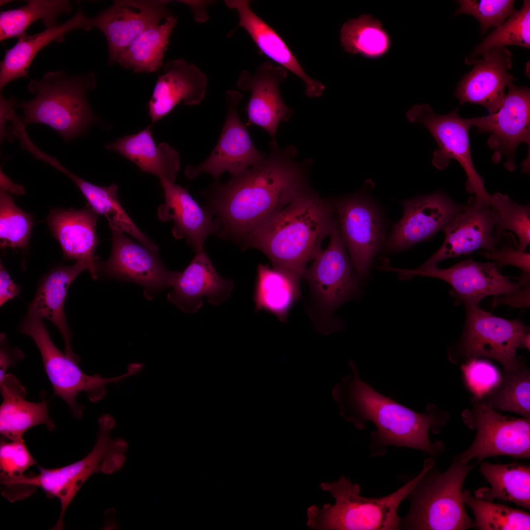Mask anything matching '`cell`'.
<instances>
[{
	"label": "cell",
	"instance_id": "obj_9",
	"mask_svg": "<svg viewBox=\"0 0 530 530\" xmlns=\"http://www.w3.org/2000/svg\"><path fill=\"white\" fill-rule=\"evenodd\" d=\"M402 279L415 275L428 276L442 279L451 287L456 302L464 307L478 306L489 296H497L496 305L506 303L521 307L530 302V276L522 274L517 283L503 275L493 262H478L469 258L446 269L437 266L407 270L392 268Z\"/></svg>",
	"mask_w": 530,
	"mask_h": 530
},
{
	"label": "cell",
	"instance_id": "obj_30",
	"mask_svg": "<svg viewBox=\"0 0 530 530\" xmlns=\"http://www.w3.org/2000/svg\"><path fill=\"white\" fill-rule=\"evenodd\" d=\"M105 148L126 158L143 172L156 175L160 182L174 183L180 169L178 153L166 143L157 145L150 127L107 143Z\"/></svg>",
	"mask_w": 530,
	"mask_h": 530
},
{
	"label": "cell",
	"instance_id": "obj_43",
	"mask_svg": "<svg viewBox=\"0 0 530 530\" xmlns=\"http://www.w3.org/2000/svg\"><path fill=\"white\" fill-rule=\"evenodd\" d=\"M36 462L24 440L7 442L1 440L0 445V483L19 479Z\"/></svg>",
	"mask_w": 530,
	"mask_h": 530
},
{
	"label": "cell",
	"instance_id": "obj_7",
	"mask_svg": "<svg viewBox=\"0 0 530 530\" xmlns=\"http://www.w3.org/2000/svg\"><path fill=\"white\" fill-rule=\"evenodd\" d=\"M98 424L96 443L84 458L60 468L39 467L37 475L24 476L14 482L33 490L40 487L48 496L59 499L61 512L53 529L63 528V517L68 506L89 477L100 472L112 474L119 470L125 462L127 442L121 438H111L109 434L116 425L114 418L109 414H103L98 419Z\"/></svg>",
	"mask_w": 530,
	"mask_h": 530
},
{
	"label": "cell",
	"instance_id": "obj_12",
	"mask_svg": "<svg viewBox=\"0 0 530 530\" xmlns=\"http://www.w3.org/2000/svg\"><path fill=\"white\" fill-rule=\"evenodd\" d=\"M408 120L424 125L436 141L438 148L433 152L432 163L437 169L446 168L450 159L458 162L467 176V190L474 194L478 205L488 204L490 195L485 189L483 179L477 173L471 154L469 119L458 114V108L445 115L436 114L427 104L415 105L407 113Z\"/></svg>",
	"mask_w": 530,
	"mask_h": 530
},
{
	"label": "cell",
	"instance_id": "obj_21",
	"mask_svg": "<svg viewBox=\"0 0 530 530\" xmlns=\"http://www.w3.org/2000/svg\"><path fill=\"white\" fill-rule=\"evenodd\" d=\"M287 76L283 67L266 61L259 66L256 73L243 70L239 75L237 85L243 90H249L251 96L246 106L248 115L246 125L254 124L265 130L276 143L275 135L279 123L286 121L292 113L282 99L279 85Z\"/></svg>",
	"mask_w": 530,
	"mask_h": 530
},
{
	"label": "cell",
	"instance_id": "obj_1",
	"mask_svg": "<svg viewBox=\"0 0 530 530\" xmlns=\"http://www.w3.org/2000/svg\"><path fill=\"white\" fill-rule=\"evenodd\" d=\"M271 152L260 163L226 182L214 183L203 192L216 225L215 235L241 245L269 218L308 189L294 150L271 144Z\"/></svg>",
	"mask_w": 530,
	"mask_h": 530
},
{
	"label": "cell",
	"instance_id": "obj_18",
	"mask_svg": "<svg viewBox=\"0 0 530 530\" xmlns=\"http://www.w3.org/2000/svg\"><path fill=\"white\" fill-rule=\"evenodd\" d=\"M166 0H115L108 8L88 18L89 29L96 27L106 36L108 64L117 62L122 52L143 31L171 16Z\"/></svg>",
	"mask_w": 530,
	"mask_h": 530
},
{
	"label": "cell",
	"instance_id": "obj_44",
	"mask_svg": "<svg viewBox=\"0 0 530 530\" xmlns=\"http://www.w3.org/2000/svg\"><path fill=\"white\" fill-rule=\"evenodd\" d=\"M465 384L473 398L479 399L491 392L499 382L501 374L490 362L478 359L470 360L462 365Z\"/></svg>",
	"mask_w": 530,
	"mask_h": 530
},
{
	"label": "cell",
	"instance_id": "obj_40",
	"mask_svg": "<svg viewBox=\"0 0 530 530\" xmlns=\"http://www.w3.org/2000/svg\"><path fill=\"white\" fill-rule=\"evenodd\" d=\"M488 204L497 214L493 234L496 244L504 231L508 230L518 238V250L525 251L530 244V204L521 205L511 200L507 195L500 192L490 195Z\"/></svg>",
	"mask_w": 530,
	"mask_h": 530
},
{
	"label": "cell",
	"instance_id": "obj_46",
	"mask_svg": "<svg viewBox=\"0 0 530 530\" xmlns=\"http://www.w3.org/2000/svg\"><path fill=\"white\" fill-rule=\"evenodd\" d=\"M24 358V354L19 349L9 348L7 346L6 335L3 333L0 335V380L6 374L7 369L11 366L16 365Z\"/></svg>",
	"mask_w": 530,
	"mask_h": 530
},
{
	"label": "cell",
	"instance_id": "obj_33",
	"mask_svg": "<svg viewBox=\"0 0 530 530\" xmlns=\"http://www.w3.org/2000/svg\"><path fill=\"white\" fill-rule=\"evenodd\" d=\"M177 18L170 16L164 23L140 33L120 54L117 62L136 73L155 72L162 65Z\"/></svg>",
	"mask_w": 530,
	"mask_h": 530
},
{
	"label": "cell",
	"instance_id": "obj_10",
	"mask_svg": "<svg viewBox=\"0 0 530 530\" xmlns=\"http://www.w3.org/2000/svg\"><path fill=\"white\" fill-rule=\"evenodd\" d=\"M465 324L458 342L450 348V359L454 363L485 357L493 359L511 370L524 363L516 355L522 348L529 327L518 319L496 316L478 306H466Z\"/></svg>",
	"mask_w": 530,
	"mask_h": 530
},
{
	"label": "cell",
	"instance_id": "obj_26",
	"mask_svg": "<svg viewBox=\"0 0 530 530\" xmlns=\"http://www.w3.org/2000/svg\"><path fill=\"white\" fill-rule=\"evenodd\" d=\"M165 202L157 210L162 221L172 220V229L176 239L186 238L187 243L197 252L203 249L207 238L215 234L216 225L213 216L207 208H202L189 194L186 188L174 183L160 181Z\"/></svg>",
	"mask_w": 530,
	"mask_h": 530
},
{
	"label": "cell",
	"instance_id": "obj_29",
	"mask_svg": "<svg viewBox=\"0 0 530 530\" xmlns=\"http://www.w3.org/2000/svg\"><path fill=\"white\" fill-rule=\"evenodd\" d=\"M2 402L0 407V432L10 441L22 440L31 427L44 424L51 430L55 427L51 419L47 402L26 400L25 388L12 374H6L0 380Z\"/></svg>",
	"mask_w": 530,
	"mask_h": 530
},
{
	"label": "cell",
	"instance_id": "obj_22",
	"mask_svg": "<svg viewBox=\"0 0 530 530\" xmlns=\"http://www.w3.org/2000/svg\"><path fill=\"white\" fill-rule=\"evenodd\" d=\"M471 64L473 68L459 83L455 96L461 105L466 102L480 105L490 114L494 113L503 101L504 89L516 80L509 72L512 54L505 47L497 48Z\"/></svg>",
	"mask_w": 530,
	"mask_h": 530
},
{
	"label": "cell",
	"instance_id": "obj_4",
	"mask_svg": "<svg viewBox=\"0 0 530 530\" xmlns=\"http://www.w3.org/2000/svg\"><path fill=\"white\" fill-rule=\"evenodd\" d=\"M96 85L91 72L73 76L62 70L49 72L40 80L30 81L28 89L35 97L16 105L23 110L20 121L25 127L47 125L69 142L84 134L98 121L86 96Z\"/></svg>",
	"mask_w": 530,
	"mask_h": 530
},
{
	"label": "cell",
	"instance_id": "obj_42",
	"mask_svg": "<svg viewBox=\"0 0 530 530\" xmlns=\"http://www.w3.org/2000/svg\"><path fill=\"white\" fill-rule=\"evenodd\" d=\"M455 15L467 14L479 22L482 33L501 25L516 10L512 0H460Z\"/></svg>",
	"mask_w": 530,
	"mask_h": 530
},
{
	"label": "cell",
	"instance_id": "obj_32",
	"mask_svg": "<svg viewBox=\"0 0 530 530\" xmlns=\"http://www.w3.org/2000/svg\"><path fill=\"white\" fill-rule=\"evenodd\" d=\"M479 471L491 487L475 491V497L493 502L496 499L530 509V466L518 463L480 462Z\"/></svg>",
	"mask_w": 530,
	"mask_h": 530
},
{
	"label": "cell",
	"instance_id": "obj_27",
	"mask_svg": "<svg viewBox=\"0 0 530 530\" xmlns=\"http://www.w3.org/2000/svg\"><path fill=\"white\" fill-rule=\"evenodd\" d=\"M87 269V265L77 261L70 266H57L46 274L40 280L33 300L24 318L42 319L51 321L60 332L65 344V353L79 361L73 352L71 331L64 311L67 290L77 276Z\"/></svg>",
	"mask_w": 530,
	"mask_h": 530
},
{
	"label": "cell",
	"instance_id": "obj_49",
	"mask_svg": "<svg viewBox=\"0 0 530 530\" xmlns=\"http://www.w3.org/2000/svg\"><path fill=\"white\" fill-rule=\"evenodd\" d=\"M0 189L7 193L17 195H22L25 193L24 186L13 183L3 173L1 168L0 169Z\"/></svg>",
	"mask_w": 530,
	"mask_h": 530
},
{
	"label": "cell",
	"instance_id": "obj_48",
	"mask_svg": "<svg viewBox=\"0 0 530 530\" xmlns=\"http://www.w3.org/2000/svg\"><path fill=\"white\" fill-rule=\"evenodd\" d=\"M17 101L11 97L9 99H5L2 95L0 97V142L1 143L6 138H9L11 135L9 130L5 128L7 117L9 111L14 107L16 106Z\"/></svg>",
	"mask_w": 530,
	"mask_h": 530
},
{
	"label": "cell",
	"instance_id": "obj_34",
	"mask_svg": "<svg viewBox=\"0 0 530 530\" xmlns=\"http://www.w3.org/2000/svg\"><path fill=\"white\" fill-rule=\"evenodd\" d=\"M299 295V282L292 276L267 265L258 266L254 295L256 311H268L285 321Z\"/></svg>",
	"mask_w": 530,
	"mask_h": 530
},
{
	"label": "cell",
	"instance_id": "obj_17",
	"mask_svg": "<svg viewBox=\"0 0 530 530\" xmlns=\"http://www.w3.org/2000/svg\"><path fill=\"white\" fill-rule=\"evenodd\" d=\"M330 236L327 247L314 259L302 277L318 307L326 313L333 311L359 292L338 224Z\"/></svg>",
	"mask_w": 530,
	"mask_h": 530
},
{
	"label": "cell",
	"instance_id": "obj_14",
	"mask_svg": "<svg viewBox=\"0 0 530 530\" xmlns=\"http://www.w3.org/2000/svg\"><path fill=\"white\" fill-rule=\"evenodd\" d=\"M243 96L236 90L226 92L227 114L218 141L208 158L198 165H188L185 174L188 180L207 173L217 181L224 172L238 175L260 163L266 157L254 146L246 124L238 115V106Z\"/></svg>",
	"mask_w": 530,
	"mask_h": 530
},
{
	"label": "cell",
	"instance_id": "obj_28",
	"mask_svg": "<svg viewBox=\"0 0 530 530\" xmlns=\"http://www.w3.org/2000/svg\"><path fill=\"white\" fill-rule=\"evenodd\" d=\"M225 3L228 7L237 11L238 27L246 30L262 53L303 80L308 97H318L322 94L324 85L306 74L280 36L252 11L248 0H227Z\"/></svg>",
	"mask_w": 530,
	"mask_h": 530
},
{
	"label": "cell",
	"instance_id": "obj_41",
	"mask_svg": "<svg viewBox=\"0 0 530 530\" xmlns=\"http://www.w3.org/2000/svg\"><path fill=\"white\" fill-rule=\"evenodd\" d=\"M32 216L17 207L11 196L0 189V245L25 250L28 245Z\"/></svg>",
	"mask_w": 530,
	"mask_h": 530
},
{
	"label": "cell",
	"instance_id": "obj_8",
	"mask_svg": "<svg viewBox=\"0 0 530 530\" xmlns=\"http://www.w3.org/2000/svg\"><path fill=\"white\" fill-rule=\"evenodd\" d=\"M19 329L34 341L40 352L54 395L66 402L76 418H80L84 410L83 406L76 401L80 392H85L90 401L97 402L106 395V385L118 383L137 374L144 367L143 363H131L128 365L126 372L113 377H103L98 374L89 375L79 368L80 361L63 353L56 347L42 319L23 318Z\"/></svg>",
	"mask_w": 530,
	"mask_h": 530
},
{
	"label": "cell",
	"instance_id": "obj_37",
	"mask_svg": "<svg viewBox=\"0 0 530 530\" xmlns=\"http://www.w3.org/2000/svg\"><path fill=\"white\" fill-rule=\"evenodd\" d=\"M340 41L348 53L370 58L382 56L391 46L390 37L380 21L368 14L345 22L341 29Z\"/></svg>",
	"mask_w": 530,
	"mask_h": 530
},
{
	"label": "cell",
	"instance_id": "obj_19",
	"mask_svg": "<svg viewBox=\"0 0 530 530\" xmlns=\"http://www.w3.org/2000/svg\"><path fill=\"white\" fill-rule=\"evenodd\" d=\"M496 219V212L490 205H478L474 197L470 198L443 229L445 239L441 247L417 268L437 266L443 260L478 249L495 251L493 234Z\"/></svg>",
	"mask_w": 530,
	"mask_h": 530
},
{
	"label": "cell",
	"instance_id": "obj_11",
	"mask_svg": "<svg viewBox=\"0 0 530 530\" xmlns=\"http://www.w3.org/2000/svg\"><path fill=\"white\" fill-rule=\"evenodd\" d=\"M471 409L462 413L464 423L477 430L475 439L456 455L465 463L499 455L530 458V418L503 415L473 398Z\"/></svg>",
	"mask_w": 530,
	"mask_h": 530
},
{
	"label": "cell",
	"instance_id": "obj_16",
	"mask_svg": "<svg viewBox=\"0 0 530 530\" xmlns=\"http://www.w3.org/2000/svg\"><path fill=\"white\" fill-rule=\"evenodd\" d=\"M334 206L341 235L356 276L362 279L384 239L381 216L372 202L362 195L343 197Z\"/></svg>",
	"mask_w": 530,
	"mask_h": 530
},
{
	"label": "cell",
	"instance_id": "obj_36",
	"mask_svg": "<svg viewBox=\"0 0 530 530\" xmlns=\"http://www.w3.org/2000/svg\"><path fill=\"white\" fill-rule=\"evenodd\" d=\"M477 399L496 411L514 412L530 418V369L525 362L513 370L504 369L496 386Z\"/></svg>",
	"mask_w": 530,
	"mask_h": 530
},
{
	"label": "cell",
	"instance_id": "obj_47",
	"mask_svg": "<svg viewBox=\"0 0 530 530\" xmlns=\"http://www.w3.org/2000/svg\"><path fill=\"white\" fill-rule=\"evenodd\" d=\"M21 287L11 278L2 264H0V305L1 306L9 300L17 296Z\"/></svg>",
	"mask_w": 530,
	"mask_h": 530
},
{
	"label": "cell",
	"instance_id": "obj_25",
	"mask_svg": "<svg viewBox=\"0 0 530 530\" xmlns=\"http://www.w3.org/2000/svg\"><path fill=\"white\" fill-rule=\"evenodd\" d=\"M207 84L206 76L194 64L183 59L167 62L148 103L152 123L168 114L181 102L186 105L199 104L205 97Z\"/></svg>",
	"mask_w": 530,
	"mask_h": 530
},
{
	"label": "cell",
	"instance_id": "obj_35",
	"mask_svg": "<svg viewBox=\"0 0 530 530\" xmlns=\"http://www.w3.org/2000/svg\"><path fill=\"white\" fill-rule=\"evenodd\" d=\"M71 11V3L66 0H27L18 8L0 12V39L18 38L26 34L29 26L40 20L47 28L55 26L57 17Z\"/></svg>",
	"mask_w": 530,
	"mask_h": 530
},
{
	"label": "cell",
	"instance_id": "obj_2",
	"mask_svg": "<svg viewBox=\"0 0 530 530\" xmlns=\"http://www.w3.org/2000/svg\"><path fill=\"white\" fill-rule=\"evenodd\" d=\"M349 364L352 375L335 386L332 396L340 414L357 428L363 429L368 421L375 425L370 445L373 455L385 453L388 445L420 450L434 457L442 455L445 445L432 443L429 432L440 431L449 418L447 412L433 404L424 413L416 412L376 392L360 379L353 362Z\"/></svg>",
	"mask_w": 530,
	"mask_h": 530
},
{
	"label": "cell",
	"instance_id": "obj_3",
	"mask_svg": "<svg viewBox=\"0 0 530 530\" xmlns=\"http://www.w3.org/2000/svg\"><path fill=\"white\" fill-rule=\"evenodd\" d=\"M335 211L334 204L307 189L252 232L240 248L260 250L273 268L300 282L338 224Z\"/></svg>",
	"mask_w": 530,
	"mask_h": 530
},
{
	"label": "cell",
	"instance_id": "obj_5",
	"mask_svg": "<svg viewBox=\"0 0 530 530\" xmlns=\"http://www.w3.org/2000/svg\"><path fill=\"white\" fill-rule=\"evenodd\" d=\"M429 466L424 462L417 476L391 494L380 498L360 496L359 484L352 483L344 476L337 481L322 482L321 489L335 498V504H324L321 508L315 504L309 506L307 525L317 530H398L400 521L398 506Z\"/></svg>",
	"mask_w": 530,
	"mask_h": 530
},
{
	"label": "cell",
	"instance_id": "obj_15",
	"mask_svg": "<svg viewBox=\"0 0 530 530\" xmlns=\"http://www.w3.org/2000/svg\"><path fill=\"white\" fill-rule=\"evenodd\" d=\"M508 92L495 113L487 116L469 118L478 132H488V146L495 151L493 159L498 162L502 156L509 171L515 169L516 149L520 143L530 144V92L527 86L510 84Z\"/></svg>",
	"mask_w": 530,
	"mask_h": 530
},
{
	"label": "cell",
	"instance_id": "obj_13",
	"mask_svg": "<svg viewBox=\"0 0 530 530\" xmlns=\"http://www.w3.org/2000/svg\"><path fill=\"white\" fill-rule=\"evenodd\" d=\"M109 226L111 253L106 261L99 260L98 273L140 285L148 299L163 289L173 287L179 272L168 270L161 262L158 252L134 242L122 231Z\"/></svg>",
	"mask_w": 530,
	"mask_h": 530
},
{
	"label": "cell",
	"instance_id": "obj_39",
	"mask_svg": "<svg viewBox=\"0 0 530 530\" xmlns=\"http://www.w3.org/2000/svg\"><path fill=\"white\" fill-rule=\"evenodd\" d=\"M507 45L530 48V1L524 0L520 9L516 11L501 25L490 33L465 59L471 63L480 56L487 55L493 49Z\"/></svg>",
	"mask_w": 530,
	"mask_h": 530
},
{
	"label": "cell",
	"instance_id": "obj_23",
	"mask_svg": "<svg viewBox=\"0 0 530 530\" xmlns=\"http://www.w3.org/2000/svg\"><path fill=\"white\" fill-rule=\"evenodd\" d=\"M98 218V214L87 204L80 210L53 209L46 218L65 260L85 263L94 279L98 278L100 260L95 255L100 242L96 232Z\"/></svg>",
	"mask_w": 530,
	"mask_h": 530
},
{
	"label": "cell",
	"instance_id": "obj_31",
	"mask_svg": "<svg viewBox=\"0 0 530 530\" xmlns=\"http://www.w3.org/2000/svg\"><path fill=\"white\" fill-rule=\"evenodd\" d=\"M88 18L81 10L65 23L47 28L32 35L26 34L18 38L15 45L6 50L0 63V88L20 78H28L27 72L31 62L38 52L53 41L61 42L65 35L77 29L88 31Z\"/></svg>",
	"mask_w": 530,
	"mask_h": 530
},
{
	"label": "cell",
	"instance_id": "obj_6",
	"mask_svg": "<svg viewBox=\"0 0 530 530\" xmlns=\"http://www.w3.org/2000/svg\"><path fill=\"white\" fill-rule=\"evenodd\" d=\"M477 464L468 465L456 454L444 473L429 468L408 497L410 507L399 528L417 530H466L474 528L463 500L465 478Z\"/></svg>",
	"mask_w": 530,
	"mask_h": 530
},
{
	"label": "cell",
	"instance_id": "obj_38",
	"mask_svg": "<svg viewBox=\"0 0 530 530\" xmlns=\"http://www.w3.org/2000/svg\"><path fill=\"white\" fill-rule=\"evenodd\" d=\"M463 500L474 514L477 530H530V514L527 512L477 498L467 490L463 492Z\"/></svg>",
	"mask_w": 530,
	"mask_h": 530
},
{
	"label": "cell",
	"instance_id": "obj_45",
	"mask_svg": "<svg viewBox=\"0 0 530 530\" xmlns=\"http://www.w3.org/2000/svg\"><path fill=\"white\" fill-rule=\"evenodd\" d=\"M481 254L494 260L498 269L507 265H513L522 270V273L530 274V254L518 250V248L504 246L493 252H481Z\"/></svg>",
	"mask_w": 530,
	"mask_h": 530
},
{
	"label": "cell",
	"instance_id": "obj_20",
	"mask_svg": "<svg viewBox=\"0 0 530 530\" xmlns=\"http://www.w3.org/2000/svg\"><path fill=\"white\" fill-rule=\"evenodd\" d=\"M401 202L403 214L386 242L388 251L400 250L431 238L444 229L462 206L441 191Z\"/></svg>",
	"mask_w": 530,
	"mask_h": 530
},
{
	"label": "cell",
	"instance_id": "obj_24",
	"mask_svg": "<svg viewBox=\"0 0 530 530\" xmlns=\"http://www.w3.org/2000/svg\"><path fill=\"white\" fill-rule=\"evenodd\" d=\"M189 265L179 272L168 293V301L186 313L196 312L202 306V298L217 305L228 299L234 282L217 273L204 249L196 252Z\"/></svg>",
	"mask_w": 530,
	"mask_h": 530
}]
</instances>
